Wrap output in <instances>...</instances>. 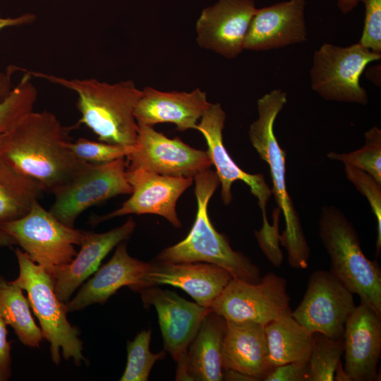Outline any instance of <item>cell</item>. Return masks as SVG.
Returning a JSON list of instances; mask_svg holds the SVG:
<instances>
[{"mask_svg":"<svg viewBox=\"0 0 381 381\" xmlns=\"http://www.w3.org/2000/svg\"><path fill=\"white\" fill-rule=\"evenodd\" d=\"M69 128L48 111H32L0 134V155L54 193L86 165L66 146Z\"/></svg>","mask_w":381,"mask_h":381,"instance_id":"obj_1","label":"cell"},{"mask_svg":"<svg viewBox=\"0 0 381 381\" xmlns=\"http://www.w3.org/2000/svg\"><path fill=\"white\" fill-rule=\"evenodd\" d=\"M32 77L44 79L75 92L80 114L78 124L85 125L99 140L110 144L135 145L138 123L135 109L142 90L132 80L108 83L95 78L68 79L25 70Z\"/></svg>","mask_w":381,"mask_h":381,"instance_id":"obj_2","label":"cell"},{"mask_svg":"<svg viewBox=\"0 0 381 381\" xmlns=\"http://www.w3.org/2000/svg\"><path fill=\"white\" fill-rule=\"evenodd\" d=\"M287 102V94L274 89L257 101L258 119L249 127L250 141L260 158L270 167L274 195L277 208L285 222V229L279 243L288 254V262L295 269H306L310 248L303 234L299 215L290 197L286 183V152L279 145L274 133L275 120Z\"/></svg>","mask_w":381,"mask_h":381,"instance_id":"obj_3","label":"cell"},{"mask_svg":"<svg viewBox=\"0 0 381 381\" xmlns=\"http://www.w3.org/2000/svg\"><path fill=\"white\" fill-rule=\"evenodd\" d=\"M198 208L195 219L186 237L164 248L154 260L169 262H207L229 272L233 277L250 283L261 279L260 269L243 253L234 250L226 236L219 233L210 222L208 204L220 185L210 169L194 176Z\"/></svg>","mask_w":381,"mask_h":381,"instance_id":"obj_4","label":"cell"},{"mask_svg":"<svg viewBox=\"0 0 381 381\" xmlns=\"http://www.w3.org/2000/svg\"><path fill=\"white\" fill-rule=\"evenodd\" d=\"M319 236L330 259V272L361 301L381 314V269L363 253L357 231L334 206L320 212Z\"/></svg>","mask_w":381,"mask_h":381,"instance_id":"obj_5","label":"cell"},{"mask_svg":"<svg viewBox=\"0 0 381 381\" xmlns=\"http://www.w3.org/2000/svg\"><path fill=\"white\" fill-rule=\"evenodd\" d=\"M15 253L19 274L11 283L27 292L44 339L50 344L52 361L59 364L62 350L65 359L73 358L74 363L80 365L85 360L83 342L78 329L67 319L66 303L57 297L52 277L43 267L32 262L25 252L17 248Z\"/></svg>","mask_w":381,"mask_h":381,"instance_id":"obj_6","label":"cell"},{"mask_svg":"<svg viewBox=\"0 0 381 381\" xmlns=\"http://www.w3.org/2000/svg\"><path fill=\"white\" fill-rule=\"evenodd\" d=\"M380 59L358 42L348 47L324 43L314 52L311 88L328 101L366 105L368 95L360 78L369 64Z\"/></svg>","mask_w":381,"mask_h":381,"instance_id":"obj_7","label":"cell"},{"mask_svg":"<svg viewBox=\"0 0 381 381\" xmlns=\"http://www.w3.org/2000/svg\"><path fill=\"white\" fill-rule=\"evenodd\" d=\"M12 236L30 260L46 270L69 263L76 255L84 230L75 229L57 219L36 200L20 219L0 224Z\"/></svg>","mask_w":381,"mask_h":381,"instance_id":"obj_8","label":"cell"},{"mask_svg":"<svg viewBox=\"0 0 381 381\" xmlns=\"http://www.w3.org/2000/svg\"><path fill=\"white\" fill-rule=\"evenodd\" d=\"M124 158L102 164L87 163L67 184L54 194L50 212L65 225L74 228L85 210L111 198L131 194Z\"/></svg>","mask_w":381,"mask_h":381,"instance_id":"obj_9","label":"cell"},{"mask_svg":"<svg viewBox=\"0 0 381 381\" xmlns=\"http://www.w3.org/2000/svg\"><path fill=\"white\" fill-rule=\"evenodd\" d=\"M284 278L270 272L258 283L232 277L210 308L226 320L263 325L291 313Z\"/></svg>","mask_w":381,"mask_h":381,"instance_id":"obj_10","label":"cell"},{"mask_svg":"<svg viewBox=\"0 0 381 381\" xmlns=\"http://www.w3.org/2000/svg\"><path fill=\"white\" fill-rule=\"evenodd\" d=\"M353 294L330 271L315 270L291 316L313 334L342 339L345 324L356 308Z\"/></svg>","mask_w":381,"mask_h":381,"instance_id":"obj_11","label":"cell"},{"mask_svg":"<svg viewBox=\"0 0 381 381\" xmlns=\"http://www.w3.org/2000/svg\"><path fill=\"white\" fill-rule=\"evenodd\" d=\"M135 146L126 157L128 168L193 179L212 166L207 151L195 149L179 138H169L151 126L138 123Z\"/></svg>","mask_w":381,"mask_h":381,"instance_id":"obj_12","label":"cell"},{"mask_svg":"<svg viewBox=\"0 0 381 381\" xmlns=\"http://www.w3.org/2000/svg\"><path fill=\"white\" fill-rule=\"evenodd\" d=\"M126 178L132 187L131 197L116 210L95 218L92 224L130 214H152L164 217L174 227L181 226L176 210V202L193 184V178L166 176L128 167Z\"/></svg>","mask_w":381,"mask_h":381,"instance_id":"obj_13","label":"cell"},{"mask_svg":"<svg viewBox=\"0 0 381 381\" xmlns=\"http://www.w3.org/2000/svg\"><path fill=\"white\" fill-rule=\"evenodd\" d=\"M144 306H155L164 350L176 363L186 358L188 348L211 308L202 306L170 290L150 286L138 291Z\"/></svg>","mask_w":381,"mask_h":381,"instance_id":"obj_14","label":"cell"},{"mask_svg":"<svg viewBox=\"0 0 381 381\" xmlns=\"http://www.w3.org/2000/svg\"><path fill=\"white\" fill-rule=\"evenodd\" d=\"M256 10L254 0H218L206 7L195 25L198 45L229 59L237 57Z\"/></svg>","mask_w":381,"mask_h":381,"instance_id":"obj_15","label":"cell"},{"mask_svg":"<svg viewBox=\"0 0 381 381\" xmlns=\"http://www.w3.org/2000/svg\"><path fill=\"white\" fill-rule=\"evenodd\" d=\"M226 114L219 103H210L198 123L197 131L204 136L207 153L221 185V198L224 205L232 201L231 187L236 181H243L258 199L262 222H268L267 204L272 190L262 174H251L241 169L229 155L223 143L222 131Z\"/></svg>","mask_w":381,"mask_h":381,"instance_id":"obj_16","label":"cell"},{"mask_svg":"<svg viewBox=\"0 0 381 381\" xmlns=\"http://www.w3.org/2000/svg\"><path fill=\"white\" fill-rule=\"evenodd\" d=\"M342 339L343 368L350 381L377 380L381 354V314L361 301L345 324Z\"/></svg>","mask_w":381,"mask_h":381,"instance_id":"obj_17","label":"cell"},{"mask_svg":"<svg viewBox=\"0 0 381 381\" xmlns=\"http://www.w3.org/2000/svg\"><path fill=\"white\" fill-rule=\"evenodd\" d=\"M306 0H288L257 8L243 49L267 51L306 42Z\"/></svg>","mask_w":381,"mask_h":381,"instance_id":"obj_18","label":"cell"},{"mask_svg":"<svg viewBox=\"0 0 381 381\" xmlns=\"http://www.w3.org/2000/svg\"><path fill=\"white\" fill-rule=\"evenodd\" d=\"M232 277L224 269L207 262L176 263L153 260L138 291L150 286L171 285L186 291L198 304L210 308Z\"/></svg>","mask_w":381,"mask_h":381,"instance_id":"obj_19","label":"cell"},{"mask_svg":"<svg viewBox=\"0 0 381 381\" xmlns=\"http://www.w3.org/2000/svg\"><path fill=\"white\" fill-rule=\"evenodd\" d=\"M136 224L132 217L122 225L104 233L85 231L80 249L68 264L47 271L52 277L59 299L67 303L73 294L94 274L102 260L133 232Z\"/></svg>","mask_w":381,"mask_h":381,"instance_id":"obj_20","label":"cell"},{"mask_svg":"<svg viewBox=\"0 0 381 381\" xmlns=\"http://www.w3.org/2000/svg\"><path fill=\"white\" fill-rule=\"evenodd\" d=\"M124 241L117 246L111 258L98 268L75 296L66 303L68 312L78 311L95 303L104 305L123 286L138 291L150 262L131 257Z\"/></svg>","mask_w":381,"mask_h":381,"instance_id":"obj_21","label":"cell"},{"mask_svg":"<svg viewBox=\"0 0 381 381\" xmlns=\"http://www.w3.org/2000/svg\"><path fill=\"white\" fill-rule=\"evenodd\" d=\"M142 92L135 117L138 123L151 126L171 123L180 131L197 130L198 121L210 104L206 92L200 88L187 92H164L147 87Z\"/></svg>","mask_w":381,"mask_h":381,"instance_id":"obj_22","label":"cell"},{"mask_svg":"<svg viewBox=\"0 0 381 381\" xmlns=\"http://www.w3.org/2000/svg\"><path fill=\"white\" fill-rule=\"evenodd\" d=\"M222 362L224 370H234L263 380L273 369L265 325L253 321L226 320Z\"/></svg>","mask_w":381,"mask_h":381,"instance_id":"obj_23","label":"cell"},{"mask_svg":"<svg viewBox=\"0 0 381 381\" xmlns=\"http://www.w3.org/2000/svg\"><path fill=\"white\" fill-rule=\"evenodd\" d=\"M226 320L214 310L203 318L186 356V372L191 380H223L222 355Z\"/></svg>","mask_w":381,"mask_h":381,"instance_id":"obj_24","label":"cell"},{"mask_svg":"<svg viewBox=\"0 0 381 381\" xmlns=\"http://www.w3.org/2000/svg\"><path fill=\"white\" fill-rule=\"evenodd\" d=\"M269 361L274 368L291 362L308 363L313 334L287 313L265 326Z\"/></svg>","mask_w":381,"mask_h":381,"instance_id":"obj_25","label":"cell"},{"mask_svg":"<svg viewBox=\"0 0 381 381\" xmlns=\"http://www.w3.org/2000/svg\"><path fill=\"white\" fill-rule=\"evenodd\" d=\"M44 191L40 182L0 155V224L25 216Z\"/></svg>","mask_w":381,"mask_h":381,"instance_id":"obj_26","label":"cell"},{"mask_svg":"<svg viewBox=\"0 0 381 381\" xmlns=\"http://www.w3.org/2000/svg\"><path fill=\"white\" fill-rule=\"evenodd\" d=\"M0 317L13 328L21 343L32 348L39 347L44 337L36 325L28 298L23 289L0 277Z\"/></svg>","mask_w":381,"mask_h":381,"instance_id":"obj_27","label":"cell"},{"mask_svg":"<svg viewBox=\"0 0 381 381\" xmlns=\"http://www.w3.org/2000/svg\"><path fill=\"white\" fill-rule=\"evenodd\" d=\"M313 346L308 360V381H332L344 353L343 339L313 334Z\"/></svg>","mask_w":381,"mask_h":381,"instance_id":"obj_28","label":"cell"},{"mask_svg":"<svg viewBox=\"0 0 381 381\" xmlns=\"http://www.w3.org/2000/svg\"><path fill=\"white\" fill-rule=\"evenodd\" d=\"M152 330L139 332L127 341V363L121 381H147L154 364L166 356V351L154 353L150 350Z\"/></svg>","mask_w":381,"mask_h":381,"instance_id":"obj_29","label":"cell"},{"mask_svg":"<svg viewBox=\"0 0 381 381\" xmlns=\"http://www.w3.org/2000/svg\"><path fill=\"white\" fill-rule=\"evenodd\" d=\"M25 73L8 97L0 104V134L14 126L25 114L33 111L38 92L31 82L32 76Z\"/></svg>","mask_w":381,"mask_h":381,"instance_id":"obj_30","label":"cell"},{"mask_svg":"<svg viewBox=\"0 0 381 381\" xmlns=\"http://www.w3.org/2000/svg\"><path fill=\"white\" fill-rule=\"evenodd\" d=\"M327 157L360 169L381 183V130L373 126L365 133V144L348 153L330 152Z\"/></svg>","mask_w":381,"mask_h":381,"instance_id":"obj_31","label":"cell"},{"mask_svg":"<svg viewBox=\"0 0 381 381\" xmlns=\"http://www.w3.org/2000/svg\"><path fill=\"white\" fill-rule=\"evenodd\" d=\"M67 147L79 159L92 164H102L125 158L135 149V145H122L104 142H96L80 138L68 141Z\"/></svg>","mask_w":381,"mask_h":381,"instance_id":"obj_32","label":"cell"},{"mask_svg":"<svg viewBox=\"0 0 381 381\" xmlns=\"http://www.w3.org/2000/svg\"><path fill=\"white\" fill-rule=\"evenodd\" d=\"M348 180L364 195L377 221L376 255L381 249V183L367 172L355 167L344 164Z\"/></svg>","mask_w":381,"mask_h":381,"instance_id":"obj_33","label":"cell"},{"mask_svg":"<svg viewBox=\"0 0 381 381\" xmlns=\"http://www.w3.org/2000/svg\"><path fill=\"white\" fill-rule=\"evenodd\" d=\"M359 2L364 5L365 17L358 43L381 54V0H359Z\"/></svg>","mask_w":381,"mask_h":381,"instance_id":"obj_34","label":"cell"},{"mask_svg":"<svg viewBox=\"0 0 381 381\" xmlns=\"http://www.w3.org/2000/svg\"><path fill=\"white\" fill-rule=\"evenodd\" d=\"M280 210L277 208V214L272 225L262 226L255 234L258 245L267 260L275 267H279L284 260L283 253L279 248V217Z\"/></svg>","mask_w":381,"mask_h":381,"instance_id":"obj_35","label":"cell"},{"mask_svg":"<svg viewBox=\"0 0 381 381\" xmlns=\"http://www.w3.org/2000/svg\"><path fill=\"white\" fill-rule=\"evenodd\" d=\"M36 20V16L26 13L16 17L3 18L0 16V31L6 28L18 27L32 23ZM16 66L9 68L6 73L0 72V104L10 95L13 87L11 76Z\"/></svg>","mask_w":381,"mask_h":381,"instance_id":"obj_36","label":"cell"},{"mask_svg":"<svg viewBox=\"0 0 381 381\" xmlns=\"http://www.w3.org/2000/svg\"><path fill=\"white\" fill-rule=\"evenodd\" d=\"M305 362H291L274 368L264 381H308V365Z\"/></svg>","mask_w":381,"mask_h":381,"instance_id":"obj_37","label":"cell"},{"mask_svg":"<svg viewBox=\"0 0 381 381\" xmlns=\"http://www.w3.org/2000/svg\"><path fill=\"white\" fill-rule=\"evenodd\" d=\"M6 325L0 317V381L8 380L11 375V344L7 340Z\"/></svg>","mask_w":381,"mask_h":381,"instance_id":"obj_38","label":"cell"},{"mask_svg":"<svg viewBox=\"0 0 381 381\" xmlns=\"http://www.w3.org/2000/svg\"><path fill=\"white\" fill-rule=\"evenodd\" d=\"M223 373V380L229 381H257L255 377L243 374L234 370H224Z\"/></svg>","mask_w":381,"mask_h":381,"instance_id":"obj_39","label":"cell"},{"mask_svg":"<svg viewBox=\"0 0 381 381\" xmlns=\"http://www.w3.org/2000/svg\"><path fill=\"white\" fill-rule=\"evenodd\" d=\"M359 3V0H337L338 8L343 14L351 12Z\"/></svg>","mask_w":381,"mask_h":381,"instance_id":"obj_40","label":"cell"},{"mask_svg":"<svg viewBox=\"0 0 381 381\" xmlns=\"http://www.w3.org/2000/svg\"><path fill=\"white\" fill-rule=\"evenodd\" d=\"M380 64L371 67L368 70V77L376 85H380Z\"/></svg>","mask_w":381,"mask_h":381,"instance_id":"obj_41","label":"cell"},{"mask_svg":"<svg viewBox=\"0 0 381 381\" xmlns=\"http://www.w3.org/2000/svg\"><path fill=\"white\" fill-rule=\"evenodd\" d=\"M14 244H17L15 238L6 231L0 229V246H11Z\"/></svg>","mask_w":381,"mask_h":381,"instance_id":"obj_42","label":"cell"},{"mask_svg":"<svg viewBox=\"0 0 381 381\" xmlns=\"http://www.w3.org/2000/svg\"><path fill=\"white\" fill-rule=\"evenodd\" d=\"M336 376L334 377V380H344V381H350L349 378L345 373L344 368H342L341 361L339 363L337 369H336Z\"/></svg>","mask_w":381,"mask_h":381,"instance_id":"obj_43","label":"cell"}]
</instances>
